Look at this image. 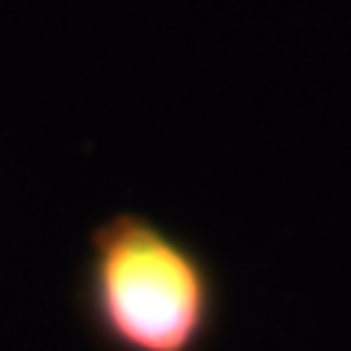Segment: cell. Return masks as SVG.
<instances>
[{
  "label": "cell",
  "mask_w": 351,
  "mask_h": 351,
  "mask_svg": "<svg viewBox=\"0 0 351 351\" xmlns=\"http://www.w3.org/2000/svg\"><path fill=\"white\" fill-rule=\"evenodd\" d=\"M78 309L104 351H208L221 287L208 257L140 212H114L91 238Z\"/></svg>",
  "instance_id": "obj_1"
}]
</instances>
